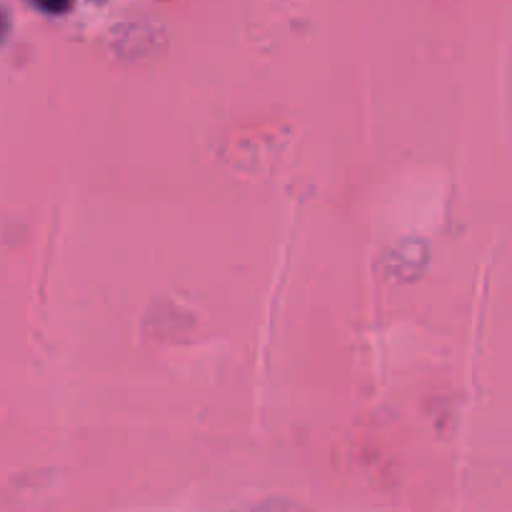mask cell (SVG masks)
<instances>
[{"label":"cell","mask_w":512,"mask_h":512,"mask_svg":"<svg viewBox=\"0 0 512 512\" xmlns=\"http://www.w3.org/2000/svg\"><path fill=\"white\" fill-rule=\"evenodd\" d=\"M30 3H33L35 8L43 10V13L63 15V13H68L70 5H73V0H30Z\"/></svg>","instance_id":"6da1fadb"},{"label":"cell","mask_w":512,"mask_h":512,"mask_svg":"<svg viewBox=\"0 0 512 512\" xmlns=\"http://www.w3.org/2000/svg\"><path fill=\"white\" fill-rule=\"evenodd\" d=\"M5 33H8V15H5V10L0 8V40L5 38Z\"/></svg>","instance_id":"7a4b0ae2"}]
</instances>
